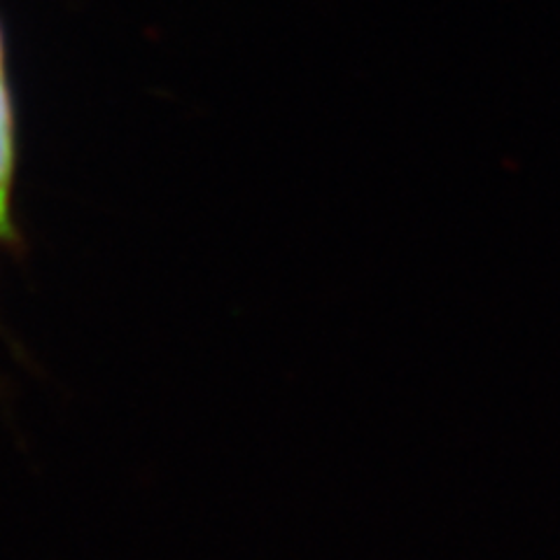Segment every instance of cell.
<instances>
[{
  "label": "cell",
  "mask_w": 560,
  "mask_h": 560,
  "mask_svg": "<svg viewBox=\"0 0 560 560\" xmlns=\"http://www.w3.org/2000/svg\"><path fill=\"white\" fill-rule=\"evenodd\" d=\"M16 168V125L12 110V96L5 73L3 38H0V230L14 232L12 224V187Z\"/></svg>",
  "instance_id": "1"
},
{
  "label": "cell",
  "mask_w": 560,
  "mask_h": 560,
  "mask_svg": "<svg viewBox=\"0 0 560 560\" xmlns=\"http://www.w3.org/2000/svg\"><path fill=\"white\" fill-rule=\"evenodd\" d=\"M5 241H10L5 234H0V243H5Z\"/></svg>",
  "instance_id": "2"
}]
</instances>
